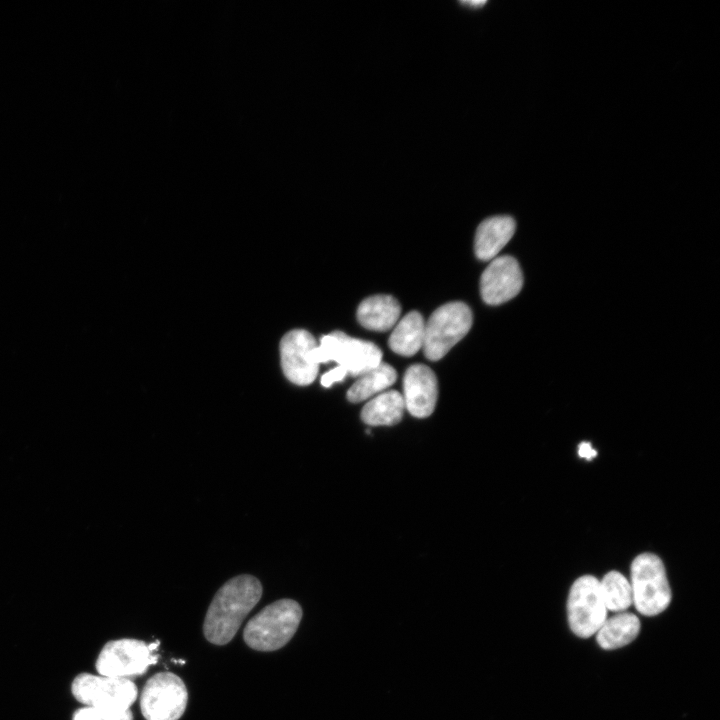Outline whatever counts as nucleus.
Instances as JSON below:
<instances>
[{"label":"nucleus","mask_w":720,"mask_h":720,"mask_svg":"<svg viewBox=\"0 0 720 720\" xmlns=\"http://www.w3.org/2000/svg\"><path fill=\"white\" fill-rule=\"evenodd\" d=\"M473 323L472 311L460 301L437 308L425 323L423 351L427 359L436 361L469 332Z\"/></svg>","instance_id":"7ed1b4c3"},{"label":"nucleus","mask_w":720,"mask_h":720,"mask_svg":"<svg viewBox=\"0 0 720 720\" xmlns=\"http://www.w3.org/2000/svg\"><path fill=\"white\" fill-rule=\"evenodd\" d=\"M157 659L145 642L123 638L111 640L102 647L95 668L101 675L129 679L143 675Z\"/></svg>","instance_id":"1a4fd4ad"},{"label":"nucleus","mask_w":720,"mask_h":720,"mask_svg":"<svg viewBox=\"0 0 720 720\" xmlns=\"http://www.w3.org/2000/svg\"><path fill=\"white\" fill-rule=\"evenodd\" d=\"M347 374V371L343 367L337 366L322 375L321 384L323 387L328 388L334 382H340L344 380Z\"/></svg>","instance_id":"412c9836"},{"label":"nucleus","mask_w":720,"mask_h":720,"mask_svg":"<svg viewBox=\"0 0 720 720\" xmlns=\"http://www.w3.org/2000/svg\"><path fill=\"white\" fill-rule=\"evenodd\" d=\"M600 589L608 611L621 613L633 604L631 584L617 571H611L603 577Z\"/></svg>","instance_id":"6ab92c4d"},{"label":"nucleus","mask_w":720,"mask_h":720,"mask_svg":"<svg viewBox=\"0 0 720 720\" xmlns=\"http://www.w3.org/2000/svg\"><path fill=\"white\" fill-rule=\"evenodd\" d=\"M313 356L318 365L333 361L348 374L358 377L382 362V351L377 345L341 331L323 335Z\"/></svg>","instance_id":"39448f33"},{"label":"nucleus","mask_w":720,"mask_h":720,"mask_svg":"<svg viewBox=\"0 0 720 720\" xmlns=\"http://www.w3.org/2000/svg\"><path fill=\"white\" fill-rule=\"evenodd\" d=\"M262 591L260 581L252 575H238L228 580L208 607L203 624L205 638L215 645L230 642L260 600Z\"/></svg>","instance_id":"f257e3e1"},{"label":"nucleus","mask_w":720,"mask_h":720,"mask_svg":"<svg viewBox=\"0 0 720 720\" xmlns=\"http://www.w3.org/2000/svg\"><path fill=\"white\" fill-rule=\"evenodd\" d=\"M516 224L510 216H493L482 221L475 234L474 250L478 259H494L509 242Z\"/></svg>","instance_id":"ddd939ff"},{"label":"nucleus","mask_w":720,"mask_h":720,"mask_svg":"<svg viewBox=\"0 0 720 720\" xmlns=\"http://www.w3.org/2000/svg\"><path fill=\"white\" fill-rule=\"evenodd\" d=\"M578 454L587 460H592L597 455V451L592 448L589 442H581L578 446Z\"/></svg>","instance_id":"4be33fe9"},{"label":"nucleus","mask_w":720,"mask_h":720,"mask_svg":"<svg viewBox=\"0 0 720 720\" xmlns=\"http://www.w3.org/2000/svg\"><path fill=\"white\" fill-rule=\"evenodd\" d=\"M425 322L417 311L406 314L389 337L390 349L401 356H413L423 345Z\"/></svg>","instance_id":"f3484780"},{"label":"nucleus","mask_w":720,"mask_h":720,"mask_svg":"<svg viewBox=\"0 0 720 720\" xmlns=\"http://www.w3.org/2000/svg\"><path fill=\"white\" fill-rule=\"evenodd\" d=\"M72 720H133V714L130 709L118 710L82 706L74 712Z\"/></svg>","instance_id":"aec40b11"},{"label":"nucleus","mask_w":720,"mask_h":720,"mask_svg":"<svg viewBox=\"0 0 720 720\" xmlns=\"http://www.w3.org/2000/svg\"><path fill=\"white\" fill-rule=\"evenodd\" d=\"M401 306L391 295H373L358 306L357 320L366 329L383 332L391 329L399 320Z\"/></svg>","instance_id":"4468645a"},{"label":"nucleus","mask_w":720,"mask_h":720,"mask_svg":"<svg viewBox=\"0 0 720 720\" xmlns=\"http://www.w3.org/2000/svg\"><path fill=\"white\" fill-rule=\"evenodd\" d=\"M187 701L188 692L182 679L171 672H159L144 685L140 708L146 720H178Z\"/></svg>","instance_id":"6e6552de"},{"label":"nucleus","mask_w":720,"mask_h":720,"mask_svg":"<svg viewBox=\"0 0 720 720\" xmlns=\"http://www.w3.org/2000/svg\"><path fill=\"white\" fill-rule=\"evenodd\" d=\"M600 581L591 575L579 577L571 586L567 613L571 630L580 638L596 634L607 619Z\"/></svg>","instance_id":"0eeeda50"},{"label":"nucleus","mask_w":720,"mask_h":720,"mask_svg":"<svg viewBox=\"0 0 720 720\" xmlns=\"http://www.w3.org/2000/svg\"><path fill=\"white\" fill-rule=\"evenodd\" d=\"M404 410L403 395L390 390L367 402L361 411V419L370 426L394 425L402 419Z\"/></svg>","instance_id":"dca6fc26"},{"label":"nucleus","mask_w":720,"mask_h":720,"mask_svg":"<svg viewBox=\"0 0 720 720\" xmlns=\"http://www.w3.org/2000/svg\"><path fill=\"white\" fill-rule=\"evenodd\" d=\"M639 618L627 612L607 618L596 633L599 646L605 650L617 649L631 643L640 632Z\"/></svg>","instance_id":"2eb2a0df"},{"label":"nucleus","mask_w":720,"mask_h":720,"mask_svg":"<svg viewBox=\"0 0 720 720\" xmlns=\"http://www.w3.org/2000/svg\"><path fill=\"white\" fill-rule=\"evenodd\" d=\"M396 379L395 369L391 365L381 362L378 366L359 376L348 389L347 399L352 403L364 401L390 387Z\"/></svg>","instance_id":"a211bd4d"},{"label":"nucleus","mask_w":720,"mask_h":720,"mask_svg":"<svg viewBox=\"0 0 720 720\" xmlns=\"http://www.w3.org/2000/svg\"><path fill=\"white\" fill-rule=\"evenodd\" d=\"M523 286V274L518 261L510 256L495 257L480 278L482 299L489 305H499L514 298Z\"/></svg>","instance_id":"9b49d317"},{"label":"nucleus","mask_w":720,"mask_h":720,"mask_svg":"<svg viewBox=\"0 0 720 720\" xmlns=\"http://www.w3.org/2000/svg\"><path fill=\"white\" fill-rule=\"evenodd\" d=\"M301 618L299 603L292 599L277 600L248 621L243 632L244 641L257 651L278 650L293 637Z\"/></svg>","instance_id":"f03ea898"},{"label":"nucleus","mask_w":720,"mask_h":720,"mask_svg":"<svg viewBox=\"0 0 720 720\" xmlns=\"http://www.w3.org/2000/svg\"><path fill=\"white\" fill-rule=\"evenodd\" d=\"M633 604L644 616L663 612L671 601V590L664 565L652 553L638 555L631 565Z\"/></svg>","instance_id":"20e7f679"},{"label":"nucleus","mask_w":720,"mask_h":720,"mask_svg":"<svg viewBox=\"0 0 720 720\" xmlns=\"http://www.w3.org/2000/svg\"><path fill=\"white\" fill-rule=\"evenodd\" d=\"M403 388L405 408L412 416L425 418L433 413L438 397V383L428 366L414 364L408 367L403 378Z\"/></svg>","instance_id":"f8f14e48"},{"label":"nucleus","mask_w":720,"mask_h":720,"mask_svg":"<svg viewBox=\"0 0 720 720\" xmlns=\"http://www.w3.org/2000/svg\"><path fill=\"white\" fill-rule=\"evenodd\" d=\"M463 4L473 6V7H479L486 3L484 0H469V1H462Z\"/></svg>","instance_id":"5701e85b"},{"label":"nucleus","mask_w":720,"mask_h":720,"mask_svg":"<svg viewBox=\"0 0 720 720\" xmlns=\"http://www.w3.org/2000/svg\"><path fill=\"white\" fill-rule=\"evenodd\" d=\"M317 346L314 337L303 329H295L285 334L280 343L281 365L286 378L297 385L312 383L319 365L313 352Z\"/></svg>","instance_id":"9d476101"},{"label":"nucleus","mask_w":720,"mask_h":720,"mask_svg":"<svg viewBox=\"0 0 720 720\" xmlns=\"http://www.w3.org/2000/svg\"><path fill=\"white\" fill-rule=\"evenodd\" d=\"M73 697L82 706L128 710L138 696L137 686L130 679L101 674L80 673L72 681Z\"/></svg>","instance_id":"423d86ee"}]
</instances>
